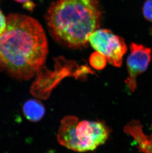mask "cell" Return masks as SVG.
Listing matches in <instances>:
<instances>
[{"label": "cell", "instance_id": "obj_1", "mask_svg": "<svg viewBox=\"0 0 152 153\" xmlns=\"http://www.w3.org/2000/svg\"><path fill=\"white\" fill-rule=\"evenodd\" d=\"M48 53L46 33L38 20L12 14L0 35V69L13 78L28 80L44 67Z\"/></svg>", "mask_w": 152, "mask_h": 153}, {"label": "cell", "instance_id": "obj_2", "mask_svg": "<svg viewBox=\"0 0 152 153\" xmlns=\"http://www.w3.org/2000/svg\"><path fill=\"white\" fill-rule=\"evenodd\" d=\"M53 39L69 48L85 47L98 29L101 12L98 0H56L46 15Z\"/></svg>", "mask_w": 152, "mask_h": 153}, {"label": "cell", "instance_id": "obj_3", "mask_svg": "<svg viewBox=\"0 0 152 153\" xmlns=\"http://www.w3.org/2000/svg\"><path fill=\"white\" fill-rule=\"evenodd\" d=\"M111 129L100 121H79L77 117L67 116L61 122L57 134L58 143L77 152L94 150L104 144L110 135Z\"/></svg>", "mask_w": 152, "mask_h": 153}, {"label": "cell", "instance_id": "obj_4", "mask_svg": "<svg viewBox=\"0 0 152 153\" xmlns=\"http://www.w3.org/2000/svg\"><path fill=\"white\" fill-rule=\"evenodd\" d=\"M89 42L96 52L105 56L111 65L122 66L123 56L128 50L123 38L108 29H97L90 36Z\"/></svg>", "mask_w": 152, "mask_h": 153}, {"label": "cell", "instance_id": "obj_5", "mask_svg": "<svg viewBox=\"0 0 152 153\" xmlns=\"http://www.w3.org/2000/svg\"><path fill=\"white\" fill-rule=\"evenodd\" d=\"M130 51L126 62L128 76L125 83L134 92L137 89L138 76L145 72L149 65L152 51L150 48L134 43L131 44Z\"/></svg>", "mask_w": 152, "mask_h": 153}, {"label": "cell", "instance_id": "obj_6", "mask_svg": "<svg viewBox=\"0 0 152 153\" xmlns=\"http://www.w3.org/2000/svg\"><path fill=\"white\" fill-rule=\"evenodd\" d=\"M124 131L132 136L137 141L139 150L143 153H152V133L147 136L142 130L139 121L132 120L124 127Z\"/></svg>", "mask_w": 152, "mask_h": 153}, {"label": "cell", "instance_id": "obj_7", "mask_svg": "<svg viewBox=\"0 0 152 153\" xmlns=\"http://www.w3.org/2000/svg\"><path fill=\"white\" fill-rule=\"evenodd\" d=\"M22 111L25 117L31 122H38L45 116V108L39 100L30 99L24 102Z\"/></svg>", "mask_w": 152, "mask_h": 153}, {"label": "cell", "instance_id": "obj_8", "mask_svg": "<svg viewBox=\"0 0 152 153\" xmlns=\"http://www.w3.org/2000/svg\"><path fill=\"white\" fill-rule=\"evenodd\" d=\"M107 60L105 56L99 52H94L89 58V63L93 68L100 71L106 66Z\"/></svg>", "mask_w": 152, "mask_h": 153}, {"label": "cell", "instance_id": "obj_9", "mask_svg": "<svg viewBox=\"0 0 152 153\" xmlns=\"http://www.w3.org/2000/svg\"><path fill=\"white\" fill-rule=\"evenodd\" d=\"M143 16L147 20L152 22V0H147L143 7Z\"/></svg>", "mask_w": 152, "mask_h": 153}, {"label": "cell", "instance_id": "obj_10", "mask_svg": "<svg viewBox=\"0 0 152 153\" xmlns=\"http://www.w3.org/2000/svg\"><path fill=\"white\" fill-rule=\"evenodd\" d=\"M7 25V18H6L0 10V35L3 34L6 29Z\"/></svg>", "mask_w": 152, "mask_h": 153}, {"label": "cell", "instance_id": "obj_11", "mask_svg": "<svg viewBox=\"0 0 152 153\" xmlns=\"http://www.w3.org/2000/svg\"><path fill=\"white\" fill-rule=\"evenodd\" d=\"M16 1L19 3H28L30 0H15Z\"/></svg>", "mask_w": 152, "mask_h": 153}]
</instances>
